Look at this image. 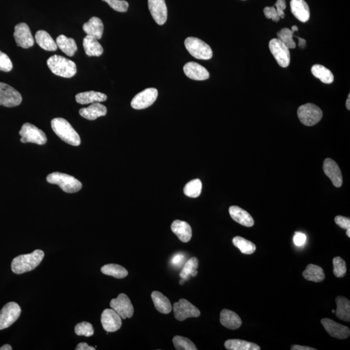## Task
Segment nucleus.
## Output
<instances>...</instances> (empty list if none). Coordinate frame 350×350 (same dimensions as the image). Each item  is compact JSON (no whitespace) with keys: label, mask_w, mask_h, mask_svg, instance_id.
<instances>
[{"label":"nucleus","mask_w":350,"mask_h":350,"mask_svg":"<svg viewBox=\"0 0 350 350\" xmlns=\"http://www.w3.org/2000/svg\"><path fill=\"white\" fill-rule=\"evenodd\" d=\"M346 105H347V108L348 110H350V94L349 95V98H348V100H347V103H346Z\"/></svg>","instance_id":"nucleus-54"},{"label":"nucleus","mask_w":350,"mask_h":350,"mask_svg":"<svg viewBox=\"0 0 350 350\" xmlns=\"http://www.w3.org/2000/svg\"><path fill=\"white\" fill-rule=\"evenodd\" d=\"M337 310L335 314L337 317L345 322L350 320V301L344 297L336 298Z\"/></svg>","instance_id":"nucleus-30"},{"label":"nucleus","mask_w":350,"mask_h":350,"mask_svg":"<svg viewBox=\"0 0 350 350\" xmlns=\"http://www.w3.org/2000/svg\"><path fill=\"white\" fill-rule=\"evenodd\" d=\"M303 278L306 280L314 282H322L325 279L323 269L320 266L309 264L303 272Z\"/></svg>","instance_id":"nucleus-33"},{"label":"nucleus","mask_w":350,"mask_h":350,"mask_svg":"<svg viewBox=\"0 0 350 350\" xmlns=\"http://www.w3.org/2000/svg\"><path fill=\"white\" fill-rule=\"evenodd\" d=\"M174 347L177 350H197L196 345L186 337L175 336L173 339Z\"/></svg>","instance_id":"nucleus-40"},{"label":"nucleus","mask_w":350,"mask_h":350,"mask_svg":"<svg viewBox=\"0 0 350 350\" xmlns=\"http://www.w3.org/2000/svg\"><path fill=\"white\" fill-rule=\"evenodd\" d=\"M44 257L45 252L41 250H35L28 254L18 255L12 261V271L16 274L31 271L41 264Z\"/></svg>","instance_id":"nucleus-1"},{"label":"nucleus","mask_w":350,"mask_h":350,"mask_svg":"<svg viewBox=\"0 0 350 350\" xmlns=\"http://www.w3.org/2000/svg\"><path fill=\"white\" fill-rule=\"evenodd\" d=\"M107 108L100 102H94L87 108H83L79 110V114L84 118L89 120H95L98 117L106 116Z\"/></svg>","instance_id":"nucleus-21"},{"label":"nucleus","mask_w":350,"mask_h":350,"mask_svg":"<svg viewBox=\"0 0 350 350\" xmlns=\"http://www.w3.org/2000/svg\"><path fill=\"white\" fill-rule=\"evenodd\" d=\"M332 312H333V313H335V309H333V311H332Z\"/></svg>","instance_id":"nucleus-58"},{"label":"nucleus","mask_w":350,"mask_h":350,"mask_svg":"<svg viewBox=\"0 0 350 350\" xmlns=\"http://www.w3.org/2000/svg\"><path fill=\"white\" fill-rule=\"evenodd\" d=\"M149 9L156 24L162 26L167 19V8L165 0H148Z\"/></svg>","instance_id":"nucleus-16"},{"label":"nucleus","mask_w":350,"mask_h":350,"mask_svg":"<svg viewBox=\"0 0 350 350\" xmlns=\"http://www.w3.org/2000/svg\"><path fill=\"white\" fill-rule=\"evenodd\" d=\"M198 266L199 261L198 258L192 257L184 265V268L180 274V278L187 281L190 279L191 276L195 277L198 273V270H197Z\"/></svg>","instance_id":"nucleus-36"},{"label":"nucleus","mask_w":350,"mask_h":350,"mask_svg":"<svg viewBox=\"0 0 350 350\" xmlns=\"http://www.w3.org/2000/svg\"><path fill=\"white\" fill-rule=\"evenodd\" d=\"M184 45L191 55L199 60H209L212 58V50L202 40L196 37H188Z\"/></svg>","instance_id":"nucleus-5"},{"label":"nucleus","mask_w":350,"mask_h":350,"mask_svg":"<svg viewBox=\"0 0 350 350\" xmlns=\"http://www.w3.org/2000/svg\"><path fill=\"white\" fill-rule=\"evenodd\" d=\"M51 125L54 133L62 141L71 146H80L81 142L80 136L66 119L61 117H56L52 119Z\"/></svg>","instance_id":"nucleus-2"},{"label":"nucleus","mask_w":350,"mask_h":350,"mask_svg":"<svg viewBox=\"0 0 350 350\" xmlns=\"http://www.w3.org/2000/svg\"><path fill=\"white\" fill-rule=\"evenodd\" d=\"M263 12L266 18L272 19L274 22H278L280 20V17L278 15L275 7H266L264 9Z\"/></svg>","instance_id":"nucleus-45"},{"label":"nucleus","mask_w":350,"mask_h":350,"mask_svg":"<svg viewBox=\"0 0 350 350\" xmlns=\"http://www.w3.org/2000/svg\"><path fill=\"white\" fill-rule=\"evenodd\" d=\"M158 90L150 88L140 92L131 101V106L136 110H142L151 106L158 98Z\"/></svg>","instance_id":"nucleus-12"},{"label":"nucleus","mask_w":350,"mask_h":350,"mask_svg":"<svg viewBox=\"0 0 350 350\" xmlns=\"http://www.w3.org/2000/svg\"><path fill=\"white\" fill-rule=\"evenodd\" d=\"M111 308L114 310L123 319L131 318L134 314V307L129 297L121 293L116 299H112L110 303Z\"/></svg>","instance_id":"nucleus-13"},{"label":"nucleus","mask_w":350,"mask_h":350,"mask_svg":"<svg viewBox=\"0 0 350 350\" xmlns=\"http://www.w3.org/2000/svg\"><path fill=\"white\" fill-rule=\"evenodd\" d=\"M220 322L223 326L230 330H237L242 324V320L238 314L228 309L222 310L220 314Z\"/></svg>","instance_id":"nucleus-25"},{"label":"nucleus","mask_w":350,"mask_h":350,"mask_svg":"<svg viewBox=\"0 0 350 350\" xmlns=\"http://www.w3.org/2000/svg\"><path fill=\"white\" fill-rule=\"evenodd\" d=\"M185 282L186 280H184V279H181V280L180 281L179 283L180 285H183Z\"/></svg>","instance_id":"nucleus-56"},{"label":"nucleus","mask_w":350,"mask_h":350,"mask_svg":"<svg viewBox=\"0 0 350 350\" xmlns=\"http://www.w3.org/2000/svg\"><path fill=\"white\" fill-rule=\"evenodd\" d=\"M173 310L176 319L179 321H184L188 318L199 317L200 314L199 309L185 299H180L174 303Z\"/></svg>","instance_id":"nucleus-11"},{"label":"nucleus","mask_w":350,"mask_h":350,"mask_svg":"<svg viewBox=\"0 0 350 350\" xmlns=\"http://www.w3.org/2000/svg\"><path fill=\"white\" fill-rule=\"evenodd\" d=\"M21 308L16 302L7 303L0 311V330L9 328L18 319Z\"/></svg>","instance_id":"nucleus-10"},{"label":"nucleus","mask_w":350,"mask_h":350,"mask_svg":"<svg viewBox=\"0 0 350 350\" xmlns=\"http://www.w3.org/2000/svg\"><path fill=\"white\" fill-rule=\"evenodd\" d=\"M76 350H95V348L90 347L87 343H82L77 346Z\"/></svg>","instance_id":"nucleus-50"},{"label":"nucleus","mask_w":350,"mask_h":350,"mask_svg":"<svg viewBox=\"0 0 350 350\" xmlns=\"http://www.w3.org/2000/svg\"><path fill=\"white\" fill-rule=\"evenodd\" d=\"M75 100L78 103L81 104H87L105 101L107 100V96L101 92L89 91L81 92L77 94Z\"/></svg>","instance_id":"nucleus-26"},{"label":"nucleus","mask_w":350,"mask_h":350,"mask_svg":"<svg viewBox=\"0 0 350 350\" xmlns=\"http://www.w3.org/2000/svg\"><path fill=\"white\" fill-rule=\"evenodd\" d=\"M22 97L20 92L7 84L0 83V105L14 107L20 105Z\"/></svg>","instance_id":"nucleus-8"},{"label":"nucleus","mask_w":350,"mask_h":350,"mask_svg":"<svg viewBox=\"0 0 350 350\" xmlns=\"http://www.w3.org/2000/svg\"><path fill=\"white\" fill-rule=\"evenodd\" d=\"M13 67L11 60L7 54L0 51V71L8 72L11 71Z\"/></svg>","instance_id":"nucleus-44"},{"label":"nucleus","mask_w":350,"mask_h":350,"mask_svg":"<svg viewBox=\"0 0 350 350\" xmlns=\"http://www.w3.org/2000/svg\"><path fill=\"white\" fill-rule=\"evenodd\" d=\"M225 347L228 350H260L261 348L256 344L250 343L240 339H230L226 341Z\"/></svg>","instance_id":"nucleus-32"},{"label":"nucleus","mask_w":350,"mask_h":350,"mask_svg":"<svg viewBox=\"0 0 350 350\" xmlns=\"http://www.w3.org/2000/svg\"><path fill=\"white\" fill-rule=\"evenodd\" d=\"M275 7L279 16L280 18H284L285 17L284 10L286 9L287 7L286 0H278L275 4Z\"/></svg>","instance_id":"nucleus-47"},{"label":"nucleus","mask_w":350,"mask_h":350,"mask_svg":"<svg viewBox=\"0 0 350 350\" xmlns=\"http://www.w3.org/2000/svg\"><path fill=\"white\" fill-rule=\"evenodd\" d=\"M35 40L38 45L46 51H54L57 50V45L49 33L46 31H37L35 35Z\"/></svg>","instance_id":"nucleus-29"},{"label":"nucleus","mask_w":350,"mask_h":350,"mask_svg":"<svg viewBox=\"0 0 350 350\" xmlns=\"http://www.w3.org/2000/svg\"><path fill=\"white\" fill-rule=\"evenodd\" d=\"M102 273L113 276L117 279L124 278L128 275V271L122 266L117 264H108L101 268Z\"/></svg>","instance_id":"nucleus-35"},{"label":"nucleus","mask_w":350,"mask_h":350,"mask_svg":"<svg viewBox=\"0 0 350 350\" xmlns=\"http://www.w3.org/2000/svg\"><path fill=\"white\" fill-rule=\"evenodd\" d=\"M171 230L182 242L188 243L192 239V228L187 222L176 220L172 223Z\"/></svg>","instance_id":"nucleus-23"},{"label":"nucleus","mask_w":350,"mask_h":350,"mask_svg":"<svg viewBox=\"0 0 350 350\" xmlns=\"http://www.w3.org/2000/svg\"><path fill=\"white\" fill-rule=\"evenodd\" d=\"M297 114L301 123L309 127L319 122L323 116L321 109L312 103H307L300 106Z\"/></svg>","instance_id":"nucleus-6"},{"label":"nucleus","mask_w":350,"mask_h":350,"mask_svg":"<svg viewBox=\"0 0 350 350\" xmlns=\"http://www.w3.org/2000/svg\"><path fill=\"white\" fill-rule=\"evenodd\" d=\"M323 169L324 173L330 178L335 187L340 188L343 185V175L341 169L334 160L326 158L324 162Z\"/></svg>","instance_id":"nucleus-19"},{"label":"nucleus","mask_w":350,"mask_h":350,"mask_svg":"<svg viewBox=\"0 0 350 350\" xmlns=\"http://www.w3.org/2000/svg\"><path fill=\"white\" fill-rule=\"evenodd\" d=\"M347 236L349 237V238H350V229L347 230Z\"/></svg>","instance_id":"nucleus-57"},{"label":"nucleus","mask_w":350,"mask_h":350,"mask_svg":"<svg viewBox=\"0 0 350 350\" xmlns=\"http://www.w3.org/2000/svg\"><path fill=\"white\" fill-rule=\"evenodd\" d=\"M183 70L186 76L192 80L204 81L208 79L209 77L208 71L204 66L197 62L186 63L184 65Z\"/></svg>","instance_id":"nucleus-18"},{"label":"nucleus","mask_w":350,"mask_h":350,"mask_svg":"<svg viewBox=\"0 0 350 350\" xmlns=\"http://www.w3.org/2000/svg\"><path fill=\"white\" fill-rule=\"evenodd\" d=\"M278 39L280 40L282 43L290 49H295L296 48V43L293 40V35L294 32L291 29L289 28H283L282 30L278 33Z\"/></svg>","instance_id":"nucleus-39"},{"label":"nucleus","mask_w":350,"mask_h":350,"mask_svg":"<svg viewBox=\"0 0 350 350\" xmlns=\"http://www.w3.org/2000/svg\"><path fill=\"white\" fill-rule=\"evenodd\" d=\"M101 324L107 332H115L121 328L122 320L118 314L112 309L104 310L101 314Z\"/></svg>","instance_id":"nucleus-15"},{"label":"nucleus","mask_w":350,"mask_h":350,"mask_svg":"<svg viewBox=\"0 0 350 350\" xmlns=\"http://www.w3.org/2000/svg\"><path fill=\"white\" fill-rule=\"evenodd\" d=\"M299 41V47L301 49H304L306 46V41L305 39H301L300 37H296Z\"/></svg>","instance_id":"nucleus-52"},{"label":"nucleus","mask_w":350,"mask_h":350,"mask_svg":"<svg viewBox=\"0 0 350 350\" xmlns=\"http://www.w3.org/2000/svg\"><path fill=\"white\" fill-rule=\"evenodd\" d=\"M306 240H307V237L301 232H296L295 234L294 238H293L295 244L298 247H301L304 245Z\"/></svg>","instance_id":"nucleus-48"},{"label":"nucleus","mask_w":350,"mask_h":350,"mask_svg":"<svg viewBox=\"0 0 350 350\" xmlns=\"http://www.w3.org/2000/svg\"><path fill=\"white\" fill-rule=\"evenodd\" d=\"M234 246L240 249L244 254H252L256 250V247L252 242L247 240L246 239L240 236H236L232 240Z\"/></svg>","instance_id":"nucleus-37"},{"label":"nucleus","mask_w":350,"mask_h":350,"mask_svg":"<svg viewBox=\"0 0 350 350\" xmlns=\"http://www.w3.org/2000/svg\"><path fill=\"white\" fill-rule=\"evenodd\" d=\"M333 274L337 278L344 277L347 274V264L341 257H335L333 260Z\"/></svg>","instance_id":"nucleus-41"},{"label":"nucleus","mask_w":350,"mask_h":350,"mask_svg":"<svg viewBox=\"0 0 350 350\" xmlns=\"http://www.w3.org/2000/svg\"><path fill=\"white\" fill-rule=\"evenodd\" d=\"M14 37L19 47L27 49L34 45V39L26 23H20L14 27Z\"/></svg>","instance_id":"nucleus-14"},{"label":"nucleus","mask_w":350,"mask_h":350,"mask_svg":"<svg viewBox=\"0 0 350 350\" xmlns=\"http://www.w3.org/2000/svg\"><path fill=\"white\" fill-rule=\"evenodd\" d=\"M291 30H292L293 32H296V31H299V28H298L297 26H293L292 28H291Z\"/></svg>","instance_id":"nucleus-55"},{"label":"nucleus","mask_w":350,"mask_h":350,"mask_svg":"<svg viewBox=\"0 0 350 350\" xmlns=\"http://www.w3.org/2000/svg\"><path fill=\"white\" fill-rule=\"evenodd\" d=\"M48 67L54 75L64 78H71L77 73L76 64L64 56L54 55L48 60Z\"/></svg>","instance_id":"nucleus-3"},{"label":"nucleus","mask_w":350,"mask_h":350,"mask_svg":"<svg viewBox=\"0 0 350 350\" xmlns=\"http://www.w3.org/2000/svg\"><path fill=\"white\" fill-rule=\"evenodd\" d=\"M151 298L155 307L160 313L168 314L173 309L170 301L162 293L158 291H153Z\"/></svg>","instance_id":"nucleus-28"},{"label":"nucleus","mask_w":350,"mask_h":350,"mask_svg":"<svg viewBox=\"0 0 350 350\" xmlns=\"http://www.w3.org/2000/svg\"><path fill=\"white\" fill-rule=\"evenodd\" d=\"M107 3L112 9L117 12H125L129 8V3L125 0H102Z\"/></svg>","instance_id":"nucleus-43"},{"label":"nucleus","mask_w":350,"mask_h":350,"mask_svg":"<svg viewBox=\"0 0 350 350\" xmlns=\"http://www.w3.org/2000/svg\"><path fill=\"white\" fill-rule=\"evenodd\" d=\"M83 30L87 35L100 40L103 34V23L100 18L94 16L83 25Z\"/></svg>","instance_id":"nucleus-22"},{"label":"nucleus","mask_w":350,"mask_h":350,"mask_svg":"<svg viewBox=\"0 0 350 350\" xmlns=\"http://www.w3.org/2000/svg\"><path fill=\"white\" fill-rule=\"evenodd\" d=\"M22 143H33L37 145H45L47 142L46 134L36 126L29 123H24L19 132Z\"/></svg>","instance_id":"nucleus-7"},{"label":"nucleus","mask_w":350,"mask_h":350,"mask_svg":"<svg viewBox=\"0 0 350 350\" xmlns=\"http://www.w3.org/2000/svg\"><path fill=\"white\" fill-rule=\"evenodd\" d=\"M290 6L291 12L298 20L303 23L309 20V7L304 0H291Z\"/></svg>","instance_id":"nucleus-20"},{"label":"nucleus","mask_w":350,"mask_h":350,"mask_svg":"<svg viewBox=\"0 0 350 350\" xmlns=\"http://www.w3.org/2000/svg\"><path fill=\"white\" fill-rule=\"evenodd\" d=\"M185 259V256L184 255L182 254V253H177L174 255L171 259V264L172 265L175 266V267H181L182 263Z\"/></svg>","instance_id":"nucleus-49"},{"label":"nucleus","mask_w":350,"mask_h":350,"mask_svg":"<svg viewBox=\"0 0 350 350\" xmlns=\"http://www.w3.org/2000/svg\"><path fill=\"white\" fill-rule=\"evenodd\" d=\"M321 324L329 335L339 339H347L350 336V331L348 327L337 323L329 318H323Z\"/></svg>","instance_id":"nucleus-17"},{"label":"nucleus","mask_w":350,"mask_h":350,"mask_svg":"<svg viewBox=\"0 0 350 350\" xmlns=\"http://www.w3.org/2000/svg\"><path fill=\"white\" fill-rule=\"evenodd\" d=\"M11 346L9 345H5L3 347L0 348V350H12Z\"/></svg>","instance_id":"nucleus-53"},{"label":"nucleus","mask_w":350,"mask_h":350,"mask_svg":"<svg viewBox=\"0 0 350 350\" xmlns=\"http://www.w3.org/2000/svg\"><path fill=\"white\" fill-rule=\"evenodd\" d=\"M229 213L232 219L240 225L246 226V227H251L254 225V221H253L252 217L249 214V213L241 208L240 207L230 206Z\"/></svg>","instance_id":"nucleus-24"},{"label":"nucleus","mask_w":350,"mask_h":350,"mask_svg":"<svg viewBox=\"0 0 350 350\" xmlns=\"http://www.w3.org/2000/svg\"><path fill=\"white\" fill-rule=\"evenodd\" d=\"M311 72L314 77L319 79L322 83L325 84H331L334 81V77H333L332 72L322 65H313L311 68Z\"/></svg>","instance_id":"nucleus-34"},{"label":"nucleus","mask_w":350,"mask_h":350,"mask_svg":"<svg viewBox=\"0 0 350 350\" xmlns=\"http://www.w3.org/2000/svg\"><path fill=\"white\" fill-rule=\"evenodd\" d=\"M202 184L199 179L191 180L186 184L184 188V193L186 196L191 198H197L200 196L202 192Z\"/></svg>","instance_id":"nucleus-38"},{"label":"nucleus","mask_w":350,"mask_h":350,"mask_svg":"<svg viewBox=\"0 0 350 350\" xmlns=\"http://www.w3.org/2000/svg\"><path fill=\"white\" fill-rule=\"evenodd\" d=\"M56 44L57 47L69 56H73L77 51L76 43L72 38H68L63 35H60L56 39Z\"/></svg>","instance_id":"nucleus-31"},{"label":"nucleus","mask_w":350,"mask_h":350,"mask_svg":"<svg viewBox=\"0 0 350 350\" xmlns=\"http://www.w3.org/2000/svg\"><path fill=\"white\" fill-rule=\"evenodd\" d=\"M83 48L89 56H100L103 53V48L95 38L87 35L83 39Z\"/></svg>","instance_id":"nucleus-27"},{"label":"nucleus","mask_w":350,"mask_h":350,"mask_svg":"<svg viewBox=\"0 0 350 350\" xmlns=\"http://www.w3.org/2000/svg\"><path fill=\"white\" fill-rule=\"evenodd\" d=\"M50 184H56L62 189L63 192L68 194L78 192L82 188V184L79 180L67 174L54 172L50 174L46 178Z\"/></svg>","instance_id":"nucleus-4"},{"label":"nucleus","mask_w":350,"mask_h":350,"mask_svg":"<svg viewBox=\"0 0 350 350\" xmlns=\"http://www.w3.org/2000/svg\"><path fill=\"white\" fill-rule=\"evenodd\" d=\"M75 332L79 336L89 337L94 335V330L93 326L89 322H83L75 326Z\"/></svg>","instance_id":"nucleus-42"},{"label":"nucleus","mask_w":350,"mask_h":350,"mask_svg":"<svg viewBox=\"0 0 350 350\" xmlns=\"http://www.w3.org/2000/svg\"><path fill=\"white\" fill-rule=\"evenodd\" d=\"M335 222L337 225L340 226V227L343 228V229H350V219L349 218L343 217V216L341 215L337 216V217L335 218Z\"/></svg>","instance_id":"nucleus-46"},{"label":"nucleus","mask_w":350,"mask_h":350,"mask_svg":"<svg viewBox=\"0 0 350 350\" xmlns=\"http://www.w3.org/2000/svg\"><path fill=\"white\" fill-rule=\"evenodd\" d=\"M291 349L292 350H316L315 349H313V348L300 345H293Z\"/></svg>","instance_id":"nucleus-51"},{"label":"nucleus","mask_w":350,"mask_h":350,"mask_svg":"<svg viewBox=\"0 0 350 350\" xmlns=\"http://www.w3.org/2000/svg\"><path fill=\"white\" fill-rule=\"evenodd\" d=\"M269 49L273 54L279 66L287 68L291 62V54L289 49L278 39H273L269 42Z\"/></svg>","instance_id":"nucleus-9"}]
</instances>
